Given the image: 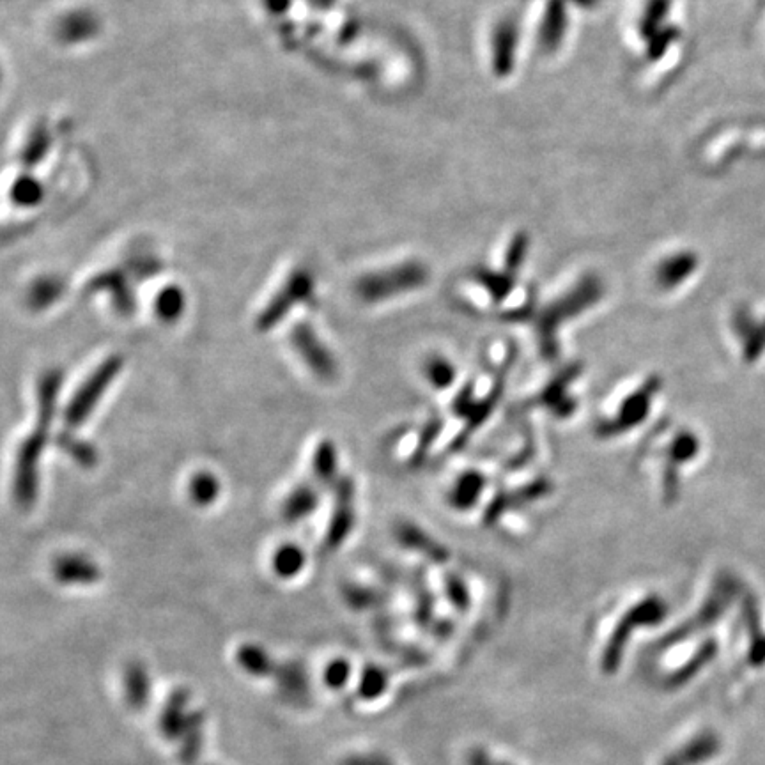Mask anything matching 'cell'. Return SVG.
Returning <instances> with one entry per match:
<instances>
[{
    "instance_id": "obj_18",
    "label": "cell",
    "mask_w": 765,
    "mask_h": 765,
    "mask_svg": "<svg viewBox=\"0 0 765 765\" xmlns=\"http://www.w3.org/2000/svg\"><path fill=\"white\" fill-rule=\"evenodd\" d=\"M381 688H385V673L379 672L376 668H369L362 677V686H360L362 696L372 698V696L378 695Z\"/></svg>"
},
{
    "instance_id": "obj_2",
    "label": "cell",
    "mask_w": 765,
    "mask_h": 765,
    "mask_svg": "<svg viewBox=\"0 0 765 765\" xmlns=\"http://www.w3.org/2000/svg\"><path fill=\"white\" fill-rule=\"evenodd\" d=\"M123 367V356L110 355L84 379V383L71 395L62 411V422L66 429L77 431L80 425L91 418L103 395L109 392L112 383L119 378Z\"/></svg>"
},
{
    "instance_id": "obj_6",
    "label": "cell",
    "mask_w": 765,
    "mask_h": 765,
    "mask_svg": "<svg viewBox=\"0 0 765 765\" xmlns=\"http://www.w3.org/2000/svg\"><path fill=\"white\" fill-rule=\"evenodd\" d=\"M54 580L64 587H91L101 580L98 564L85 555L66 553L52 564Z\"/></svg>"
},
{
    "instance_id": "obj_14",
    "label": "cell",
    "mask_w": 765,
    "mask_h": 765,
    "mask_svg": "<svg viewBox=\"0 0 765 765\" xmlns=\"http://www.w3.org/2000/svg\"><path fill=\"white\" fill-rule=\"evenodd\" d=\"M222 484L211 472H197L188 482V495L197 507H209L217 502Z\"/></svg>"
},
{
    "instance_id": "obj_16",
    "label": "cell",
    "mask_w": 765,
    "mask_h": 765,
    "mask_svg": "<svg viewBox=\"0 0 765 765\" xmlns=\"http://www.w3.org/2000/svg\"><path fill=\"white\" fill-rule=\"evenodd\" d=\"M61 296V284L55 280H41L32 287L31 305L34 309H45Z\"/></svg>"
},
{
    "instance_id": "obj_13",
    "label": "cell",
    "mask_w": 765,
    "mask_h": 765,
    "mask_svg": "<svg viewBox=\"0 0 765 765\" xmlns=\"http://www.w3.org/2000/svg\"><path fill=\"white\" fill-rule=\"evenodd\" d=\"M236 661H238L240 668H243L250 675H254V677H266L275 668L273 657L263 647H259L255 643L241 645L236 652Z\"/></svg>"
},
{
    "instance_id": "obj_5",
    "label": "cell",
    "mask_w": 765,
    "mask_h": 765,
    "mask_svg": "<svg viewBox=\"0 0 765 765\" xmlns=\"http://www.w3.org/2000/svg\"><path fill=\"white\" fill-rule=\"evenodd\" d=\"M289 340L296 355L302 358L303 364L307 365L317 379L330 381L337 376L339 365L332 351L325 342L317 335L316 330L309 323H298L293 326L289 333Z\"/></svg>"
},
{
    "instance_id": "obj_1",
    "label": "cell",
    "mask_w": 765,
    "mask_h": 765,
    "mask_svg": "<svg viewBox=\"0 0 765 765\" xmlns=\"http://www.w3.org/2000/svg\"><path fill=\"white\" fill-rule=\"evenodd\" d=\"M64 374L59 369H48L41 374L36 388V422L31 434L22 441L16 452L13 495L22 509H31L39 491V463L50 441V431L61 397Z\"/></svg>"
},
{
    "instance_id": "obj_3",
    "label": "cell",
    "mask_w": 765,
    "mask_h": 765,
    "mask_svg": "<svg viewBox=\"0 0 765 765\" xmlns=\"http://www.w3.org/2000/svg\"><path fill=\"white\" fill-rule=\"evenodd\" d=\"M312 293H314V279L309 271H294L289 275L286 284L273 294L270 302L266 303V307L259 312V316L255 319V328L259 332H270L282 319L289 316V312L296 305L307 302Z\"/></svg>"
},
{
    "instance_id": "obj_8",
    "label": "cell",
    "mask_w": 765,
    "mask_h": 765,
    "mask_svg": "<svg viewBox=\"0 0 765 765\" xmlns=\"http://www.w3.org/2000/svg\"><path fill=\"white\" fill-rule=\"evenodd\" d=\"M339 479L337 449L332 441H321L312 456V480L321 489H333Z\"/></svg>"
},
{
    "instance_id": "obj_12",
    "label": "cell",
    "mask_w": 765,
    "mask_h": 765,
    "mask_svg": "<svg viewBox=\"0 0 765 765\" xmlns=\"http://www.w3.org/2000/svg\"><path fill=\"white\" fill-rule=\"evenodd\" d=\"M149 688H151V682H149V675H147L146 668L140 663H132L126 668L124 672V695L128 704L139 709L147 704V698H149Z\"/></svg>"
},
{
    "instance_id": "obj_20",
    "label": "cell",
    "mask_w": 765,
    "mask_h": 765,
    "mask_svg": "<svg viewBox=\"0 0 765 765\" xmlns=\"http://www.w3.org/2000/svg\"><path fill=\"white\" fill-rule=\"evenodd\" d=\"M266 2H268V8L273 11H282L289 6V0H266Z\"/></svg>"
},
{
    "instance_id": "obj_19",
    "label": "cell",
    "mask_w": 765,
    "mask_h": 765,
    "mask_svg": "<svg viewBox=\"0 0 765 765\" xmlns=\"http://www.w3.org/2000/svg\"><path fill=\"white\" fill-rule=\"evenodd\" d=\"M427 376L431 379L434 387L440 388L443 385H447V381L452 378V371H450L449 365L443 364L441 360H433L431 364L427 365Z\"/></svg>"
},
{
    "instance_id": "obj_17",
    "label": "cell",
    "mask_w": 765,
    "mask_h": 765,
    "mask_svg": "<svg viewBox=\"0 0 765 765\" xmlns=\"http://www.w3.org/2000/svg\"><path fill=\"white\" fill-rule=\"evenodd\" d=\"M349 675H351V665L348 661L346 659H333L332 663L325 668L323 680H325L326 686L340 689L348 684Z\"/></svg>"
},
{
    "instance_id": "obj_7",
    "label": "cell",
    "mask_w": 765,
    "mask_h": 765,
    "mask_svg": "<svg viewBox=\"0 0 765 765\" xmlns=\"http://www.w3.org/2000/svg\"><path fill=\"white\" fill-rule=\"evenodd\" d=\"M319 503H321V487L317 486L314 480H305L287 493L280 507V514L286 523L293 525L312 516L319 507Z\"/></svg>"
},
{
    "instance_id": "obj_15",
    "label": "cell",
    "mask_w": 765,
    "mask_h": 765,
    "mask_svg": "<svg viewBox=\"0 0 765 765\" xmlns=\"http://www.w3.org/2000/svg\"><path fill=\"white\" fill-rule=\"evenodd\" d=\"M185 309V296L178 287H169L158 294L155 302V310L158 317L165 323L176 321Z\"/></svg>"
},
{
    "instance_id": "obj_10",
    "label": "cell",
    "mask_w": 765,
    "mask_h": 765,
    "mask_svg": "<svg viewBox=\"0 0 765 765\" xmlns=\"http://www.w3.org/2000/svg\"><path fill=\"white\" fill-rule=\"evenodd\" d=\"M94 289L107 291L112 296V303L121 316H132L135 303H133L132 291L126 286V280L119 273H105L93 282Z\"/></svg>"
},
{
    "instance_id": "obj_9",
    "label": "cell",
    "mask_w": 765,
    "mask_h": 765,
    "mask_svg": "<svg viewBox=\"0 0 765 765\" xmlns=\"http://www.w3.org/2000/svg\"><path fill=\"white\" fill-rule=\"evenodd\" d=\"M305 564H307L305 551L302 546L293 542L282 544L271 558L273 572L279 576L280 580H293L298 574H302Z\"/></svg>"
},
{
    "instance_id": "obj_11",
    "label": "cell",
    "mask_w": 765,
    "mask_h": 765,
    "mask_svg": "<svg viewBox=\"0 0 765 765\" xmlns=\"http://www.w3.org/2000/svg\"><path fill=\"white\" fill-rule=\"evenodd\" d=\"M55 445H57L66 456L71 457L78 466H82V468H93V466L98 464V452H96V449H94L89 441L78 438L75 431L66 429V431L57 434Z\"/></svg>"
},
{
    "instance_id": "obj_4",
    "label": "cell",
    "mask_w": 765,
    "mask_h": 765,
    "mask_svg": "<svg viewBox=\"0 0 765 765\" xmlns=\"http://www.w3.org/2000/svg\"><path fill=\"white\" fill-rule=\"evenodd\" d=\"M333 510L323 539V551L333 553L348 541L356 523V487L353 479L340 475L333 486Z\"/></svg>"
}]
</instances>
